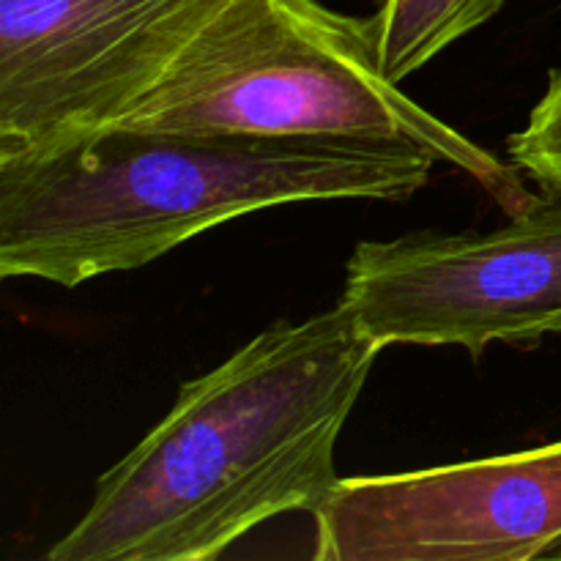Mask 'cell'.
<instances>
[{
  "label": "cell",
  "mask_w": 561,
  "mask_h": 561,
  "mask_svg": "<svg viewBox=\"0 0 561 561\" xmlns=\"http://www.w3.org/2000/svg\"><path fill=\"white\" fill-rule=\"evenodd\" d=\"M113 126L416 146L471 175L510 217L540 201L515 164L383 75L370 16L340 14L321 0H217Z\"/></svg>",
  "instance_id": "3957f363"
},
{
  "label": "cell",
  "mask_w": 561,
  "mask_h": 561,
  "mask_svg": "<svg viewBox=\"0 0 561 561\" xmlns=\"http://www.w3.org/2000/svg\"><path fill=\"white\" fill-rule=\"evenodd\" d=\"M217 0H0V159L113 126Z\"/></svg>",
  "instance_id": "5b68a950"
},
{
  "label": "cell",
  "mask_w": 561,
  "mask_h": 561,
  "mask_svg": "<svg viewBox=\"0 0 561 561\" xmlns=\"http://www.w3.org/2000/svg\"><path fill=\"white\" fill-rule=\"evenodd\" d=\"M378 354L340 301L274 321L181 383L47 559L208 561L266 520L318 513L340 482L334 447Z\"/></svg>",
  "instance_id": "6da1fadb"
},
{
  "label": "cell",
  "mask_w": 561,
  "mask_h": 561,
  "mask_svg": "<svg viewBox=\"0 0 561 561\" xmlns=\"http://www.w3.org/2000/svg\"><path fill=\"white\" fill-rule=\"evenodd\" d=\"M507 153L546 195H561V66L548 77L546 93L524 129L510 135Z\"/></svg>",
  "instance_id": "ba28073f"
},
{
  "label": "cell",
  "mask_w": 561,
  "mask_h": 561,
  "mask_svg": "<svg viewBox=\"0 0 561 561\" xmlns=\"http://www.w3.org/2000/svg\"><path fill=\"white\" fill-rule=\"evenodd\" d=\"M510 0H381L370 14L378 64L392 82H403L499 14Z\"/></svg>",
  "instance_id": "52a82bcc"
},
{
  "label": "cell",
  "mask_w": 561,
  "mask_h": 561,
  "mask_svg": "<svg viewBox=\"0 0 561 561\" xmlns=\"http://www.w3.org/2000/svg\"><path fill=\"white\" fill-rule=\"evenodd\" d=\"M312 518L318 561L561 557V442L403 474L340 477Z\"/></svg>",
  "instance_id": "8992f818"
},
{
  "label": "cell",
  "mask_w": 561,
  "mask_h": 561,
  "mask_svg": "<svg viewBox=\"0 0 561 561\" xmlns=\"http://www.w3.org/2000/svg\"><path fill=\"white\" fill-rule=\"evenodd\" d=\"M436 162L394 142L110 126L58 151L0 159V277L77 288L274 206L409 201Z\"/></svg>",
  "instance_id": "7a4b0ae2"
},
{
  "label": "cell",
  "mask_w": 561,
  "mask_h": 561,
  "mask_svg": "<svg viewBox=\"0 0 561 561\" xmlns=\"http://www.w3.org/2000/svg\"><path fill=\"white\" fill-rule=\"evenodd\" d=\"M340 305L378 345L531 348L561 334V195H546L493 230H414L359 241Z\"/></svg>",
  "instance_id": "277c9868"
}]
</instances>
